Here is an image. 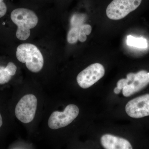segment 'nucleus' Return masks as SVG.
<instances>
[{
  "label": "nucleus",
  "mask_w": 149,
  "mask_h": 149,
  "mask_svg": "<svg viewBox=\"0 0 149 149\" xmlns=\"http://www.w3.org/2000/svg\"><path fill=\"white\" fill-rule=\"evenodd\" d=\"M11 22L16 25L15 36L18 40L24 41L30 35V30L37 26L39 19L34 11L24 8H17L11 11Z\"/></svg>",
  "instance_id": "1"
},
{
  "label": "nucleus",
  "mask_w": 149,
  "mask_h": 149,
  "mask_svg": "<svg viewBox=\"0 0 149 149\" xmlns=\"http://www.w3.org/2000/svg\"><path fill=\"white\" fill-rule=\"evenodd\" d=\"M16 56L19 61L25 63L27 69L34 73L40 72L44 66L42 54L33 44L24 43L19 45L16 49Z\"/></svg>",
  "instance_id": "2"
},
{
  "label": "nucleus",
  "mask_w": 149,
  "mask_h": 149,
  "mask_svg": "<svg viewBox=\"0 0 149 149\" xmlns=\"http://www.w3.org/2000/svg\"><path fill=\"white\" fill-rule=\"evenodd\" d=\"M142 0H112L107 6V16L113 20L124 18L141 5Z\"/></svg>",
  "instance_id": "3"
},
{
  "label": "nucleus",
  "mask_w": 149,
  "mask_h": 149,
  "mask_svg": "<svg viewBox=\"0 0 149 149\" xmlns=\"http://www.w3.org/2000/svg\"><path fill=\"white\" fill-rule=\"evenodd\" d=\"M37 106V100L35 95H25L17 104L15 111V116L23 123H29L34 119Z\"/></svg>",
  "instance_id": "4"
},
{
  "label": "nucleus",
  "mask_w": 149,
  "mask_h": 149,
  "mask_svg": "<svg viewBox=\"0 0 149 149\" xmlns=\"http://www.w3.org/2000/svg\"><path fill=\"white\" fill-rule=\"evenodd\" d=\"M79 109L75 105L70 104L63 112H53L48 120L49 128L56 130L65 127L71 123L78 116Z\"/></svg>",
  "instance_id": "5"
},
{
  "label": "nucleus",
  "mask_w": 149,
  "mask_h": 149,
  "mask_svg": "<svg viewBox=\"0 0 149 149\" xmlns=\"http://www.w3.org/2000/svg\"><path fill=\"white\" fill-rule=\"evenodd\" d=\"M105 74V69L101 64L94 63L89 65L78 74L77 78L78 85L83 89L93 86Z\"/></svg>",
  "instance_id": "6"
},
{
  "label": "nucleus",
  "mask_w": 149,
  "mask_h": 149,
  "mask_svg": "<svg viewBox=\"0 0 149 149\" xmlns=\"http://www.w3.org/2000/svg\"><path fill=\"white\" fill-rule=\"evenodd\" d=\"M128 84L123 88V96L128 97L140 92L149 84V72L142 70L137 73L130 72L127 75Z\"/></svg>",
  "instance_id": "7"
},
{
  "label": "nucleus",
  "mask_w": 149,
  "mask_h": 149,
  "mask_svg": "<svg viewBox=\"0 0 149 149\" xmlns=\"http://www.w3.org/2000/svg\"><path fill=\"white\" fill-rule=\"evenodd\" d=\"M126 113L130 117L139 118L149 116V94L137 97L128 102Z\"/></svg>",
  "instance_id": "8"
},
{
  "label": "nucleus",
  "mask_w": 149,
  "mask_h": 149,
  "mask_svg": "<svg viewBox=\"0 0 149 149\" xmlns=\"http://www.w3.org/2000/svg\"><path fill=\"white\" fill-rule=\"evenodd\" d=\"M101 143L104 148L106 149L133 148L129 141L126 139L110 134H105L102 136Z\"/></svg>",
  "instance_id": "9"
},
{
  "label": "nucleus",
  "mask_w": 149,
  "mask_h": 149,
  "mask_svg": "<svg viewBox=\"0 0 149 149\" xmlns=\"http://www.w3.org/2000/svg\"><path fill=\"white\" fill-rule=\"evenodd\" d=\"M126 43L128 46L141 49H146L148 47L147 40L143 37H135L132 35H128Z\"/></svg>",
  "instance_id": "10"
},
{
  "label": "nucleus",
  "mask_w": 149,
  "mask_h": 149,
  "mask_svg": "<svg viewBox=\"0 0 149 149\" xmlns=\"http://www.w3.org/2000/svg\"><path fill=\"white\" fill-rule=\"evenodd\" d=\"M13 75L6 66H0V85H4L9 82Z\"/></svg>",
  "instance_id": "11"
},
{
  "label": "nucleus",
  "mask_w": 149,
  "mask_h": 149,
  "mask_svg": "<svg viewBox=\"0 0 149 149\" xmlns=\"http://www.w3.org/2000/svg\"><path fill=\"white\" fill-rule=\"evenodd\" d=\"M92 27L88 24L81 25L79 29L78 40L81 42H84L87 40V35L91 34L92 32Z\"/></svg>",
  "instance_id": "12"
},
{
  "label": "nucleus",
  "mask_w": 149,
  "mask_h": 149,
  "mask_svg": "<svg viewBox=\"0 0 149 149\" xmlns=\"http://www.w3.org/2000/svg\"><path fill=\"white\" fill-rule=\"evenodd\" d=\"M80 27H72L70 29L67 35V41L69 44H74L78 41Z\"/></svg>",
  "instance_id": "13"
},
{
  "label": "nucleus",
  "mask_w": 149,
  "mask_h": 149,
  "mask_svg": "<svg viewBox=\"0 0 149 149\" xmlns=\"http://www.w3.org/2000/svg\"><path fill=\"white\" fill-rule=\"evenodd\" d=\"M8 5L7 0H0V19L6 15Z\"/></svg>",
  "instance_id": "14"
},
{
  "label": "nucleus",
  "mask_w": 149,
  "mask_h": 149,
  "mask_svg": "<svg viewBox=\"0 0 149 149\" xmlns=\"http://www.w3.org/2000/svg\"><path fill=\"white\" fill-rule=\"evenodd\" d=\"M128 81L127 79H120L118 82L117 83V88L120 90H122L123 88L128 84Z\"/></svg>",
  "instance_id": "15"
},
{
  "label": "nucleus",
  "mask_w": 149,
  "mask_h": 149,
  "mask_svg": "<svg viewBox=\"0 0 149 149\" xmlns=\"http://www.w3.org/2000/svg\"><path fill=\"white\" fill-rule=\"evenodd\" d=\"M120 91L121 90H120V89L118 88L117 87L115 88L114 90V93H115L116 94H119V93H120Z\"/></svg>",
  "instance_id": "16"
},
{
  "label": "nucleus",
  "mask_w": 149,
  "mask_h": 149,
  "mask_svg": "<svg viewBox=\"0 0 149 149\" xmlns=\"http://www.w3.org/2000/svg\"><path fill=\"white\" fill-rule=\"evenodd\" d=\"M3 125V119L0 113V128L1 127L2 125Z\"/></svg>",
  "instance_id": "17"
}]
</instances>
